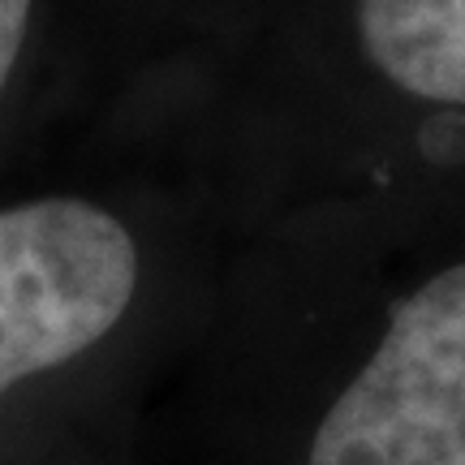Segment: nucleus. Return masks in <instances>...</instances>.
Masks as SVG:
<instances>
[{
  "label": "nucleus",
  "mask_w": 465,
  "mask_h": 465,
  "mask_svg": "<svg viewBox=\"0 0 465 465\" xmlns=\"http://www.w3.org/2000/svg\"><path fill=\"white\" fill-rule=\"evenodd\" d=\"M306 465H465V263L392 306L380 345L319 418Z\"/></svg>",
  "instance_id": "nucleus-1"
},
{
  "label": "nucleus",
  "mask_w": 465,
  "mask_h": 465,
  "mask_svg": "<svg viewBox=\"0 0 465 465\" xmlns=\"http://www.w3.org/2000/svg\"><path fill=\"white\" fill-rule=\"evenodd\" d=\"M138 289L125 224L83 199L0 212V392L78 358L116 328Z\"/></svg>",
  "instance_id": "nucleus-2"
},
{
  "label": "nucleus",
  "mask_w": 465,
  "mask_h": 465,
  "mask_svg": "<svg viewBox=\"0 0 465 465\" xmlns=\"http://www.w3.org/2000/svg\"><path fill=\"white\" fill-rule=\"evenodd\" d=\"M362 48L418 100L465 104V0H362Z\"/></svg>",
  "instance_id": "nucleus-3"
},
{
  "label": "nucleus",
  "mask_w": 465,
  "mask_h": 465,
  "mask_svg": "<svg viewBox=\"0 0 465 465\" xmlns=\"http://www.w3.org/2000/svg\"><path fill=\"white\" fill-rule=\"evenodd\" d=\"M31 22V0H0V91L9 83L17 52H22V35Z\"/></svg>",
  "instance_id": "nucleus-4"
}]
</instances>
